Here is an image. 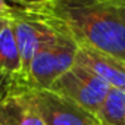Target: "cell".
Returning a JSON list of instances; mask_svg holds the SVG:
<instances>
[{"mask_svg": "<svg viewBox=\"0 0 125 125\" xmlns=\"http://www.w3.org/2000/svg\"><path fill=\"white\" fill-rule=\"evenodd\" d=\"M10 27L13 30V35L19 50L22 63V78L25 83L30 63L35 53L43 46L53 41L60 32L46 19V16L41 12L24 8H21L15 18L10 21Z\"/></svg>", "mask_w": 125, "mask_h": 125, "instance_id": "obj_4", "label": "cell"}, {"mask_svg": "<svg viewBox=\"0 0 125 125\" xmlns=\"http://www.w3.org/2000/svg\"><path fill=\"white\" fill-rule=\"evenodd\" d=\"M49 90L69 99L71 102L96 115L106 99L110 85L85 66L74 63L53 83Z\"/></svg>", "mask_w": 125, "mask_h": 125, "instance_id": "obj_3", "label": "cell"}, {"mask_svg": "<svg viewBox=\"0 0 125 125\" xmlns=\"http://www.w3.org/2000/svg\"><path fill=\"white\" fill-rule=\"evenodd\" d=\"M75 63L85 66L103 81H106L110 88L125 90V62L113 56L104 54L102 52L78 46Z\"/></svg>", "mask_w": 125, "mask_h": 125, "instance_id": "obj_6", "label": "cell"}, {"mask_svg": "<svg viewBox=\"0 0 125 125\" xmlns=\"http://www.w3.org/2000/svg\"><path fill=\"white\" fill-rule=\"evenodd\" d=\"M38 12L78 46L125 62V5L113 0H53Z\"/></svg>", "mask_w": 125, "mask_h": 125, "instance_id": "obj_1", "label": "cell"}, {"mask_svg": "<svg viewBox=\"0 0 125 125\" xmlns=\"http://www.w3.org/2000/svg\"><path fill=\"white\" fill-rule=\"evenodd\" d=\"M10 21H8V19H3V18H0V30H3L8 24H9Z\"/></svg>", "mask_w": 125, "mask_h": 125, "instance_id": "obj_13", "label": "cell"}, {"mask_svg": "<svg viewBox=\"0 0 125 125\" xmlns=\"http://www.w3.org/2000/svg\"><path fill=\"white\" fill-rule=\"evenodd\" d=\"M21 8L12 3L10 0H0V18L12 21Z\"/></svg>", "mask_w": 125, "mask_h": 125, "instance_id": "obj_11", "label": "cell"}, {"mask_svg": "<svg viewBox=\"0 0 125 125\" xmlns=\"http://www.w3.org/2000/svg\"><path fill=\"white\" fill-rule=\"evenodd\" d=\"M10 2L15 3L19 8H24V9L38 10V9L44 8V6H47L50 2H53V0H10Z\"/></svg>", "mask_w": 125, "mask_h": 125, "instance_id": "obj_12", "label": "cell"}, {"mask_svg": "<svg viewBox=\"0 0 125 125\" xmlns=\"http://www.w3.org/2000/svg\"><path fill=\"white\" fill-rule=\"evenodd\" d=\"M0 74L19 80L25 85L22 78L21 56H19V50L16 46V40H15L10 22L3 30H0Z\"/></svg>", "mask_w": 125, "mask_h": 125, "instance_id": "obj_8", "label": "cell"}, {"mask_svg": "<svg viewBox=\"0 0 125 125\" xmlns=\"http://www.w3.org/2000/svg\"><path fill=\"white\" fill-rule=\"evenodd\" d=\"M0 125H44L30 99L28 88L12 93L0 100Z\"/></svg>", "mask_w": 125, "mask_h": 125, "instance_id": "obj_7", "label": "cell"}, {"mask_svg": "<svg viewBox=\"0 0 125 125\" xmlns=\"http://www.w3.org/2000/svg\"><path fill=\"white\" fill-rule=\"evenodd\" d=\"M22 90H27V87L19 80H15V78H10V77L0 74V100L6 96H9V94H12V93L22 91Z\"/></svg>", "mask_w": 125, "mask_h": 125, "instance_id": "obj_10", "label": "cell"}, {"mask_svg": "<svg viewBox=\"0 0 125 125\" xmlns=\"http://www.w3.org/2000/svg\"><path fill=\"white\" fill-rule=\"evenodd\" d=\"M30 99L44 125H102L97 115L52 90H30Z\"/></svg>", "mask_w": 125, "mask_h": 125, "instance_id": "obj_5", "label": "cell"}, {"mask_svg": "<svg viewBox=\"0 0 125 125\" xmlns=\"http://www.w3.org/2000/svg\"><path fill=\"white\" fill-rule=\"evenodd\" d=\"M96 115L102 125H125V90L110 88Z\"/></svg>", "mask_w": 125, "mask_h": 125, "instance_id": "obj_9", "label": "cell"}, {"mask_svg": "<svg viewBox=\"0 0 125 125\" xmlns=\"http://www.w3.org/2000/svg\"><path fill=\"white\" fill-rule=\"evenodd\" d=\"M113 2H118V3H121V5H125V0H113Z\"/></svg>", "mask_w": 125, "mask_h": 125, "instance_id": "obj_14", "label": "cell"}, {"mask_svg": "<svg viewBox=\"0 0 125 125\" xmlns=\"http://www.w3.org/2000/svg\"><path fill=\"white\" fill-rule=\"evenodd\" d=\"M78 44L65 34L43 46L32 57L25 84L30 90H49L53 83L65 74L74 63Z\"/></svg>", "mask_w": 125, "mask_h": 125, "instance_id": "obj_2", "label": "cell"}]
</instances>
